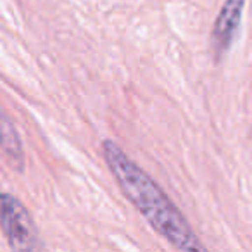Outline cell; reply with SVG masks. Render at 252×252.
<instances>
[{
    "label": "cell",
    "mask_w": 252,
    "mask_h": 252,
    "mask_svg": "<svg viewBox=\"0 0 252 252\" xmlns=\"http://www.w3.org/2000/svg\"><path fill=\"white\" fill-rule=\"evenodd\" d=\"M0 147L5 152L11 162L16 166L18 171L23 169L25 164V154H23V145H21V138L18 135L14 123L11 121L5 111L0 107Z\"/></svg>",
    "instance_id": "cell-4"
},
{
    "label": "cell",
    "mask_w": 252,
    "mask_h": 252,
    "mask_svg": "<svg viewBox=\"0 0 252 252\" xmlns=\"http://www.w3.org/2000/svg\"><path fill=\"white\" fill-rule=\"evenodd\" d=\"M102 151L125 195L161 237L180 251H206L185 216L140 166L112 140H104Z\"/></svg>",
    "instance_id": "cell-1"
},
{
    "label": "cell",
    "mask_w": 252,
    "mask_h": 252,
    "mask_svg": "<svg viewBox=\"0 0 252 252\" xmlns=\"http://www.w3.org/2000/svg\"><path fill=\"white\" fill-rule=\"evenodd\" d=\"M245 0H224L223 7L216 18L211 35V43L216 57L220 59L231 45V40L237 35V30L240 26L242 11H244Z\"/></svg>",
    "instance_id": "cell-3"
},
{
    "label": "cell",
    "mask_w": 252,
    "mask_h": 252,
    "mask_svg": "<svg viewBox=\"0 0 252 252\" xmlns=\"http://www.w3.org/2000/svg\"><path fill=\"white\" fill-rule=\"evenodd\" d=\"M0 226L14 251H40L45 247L28 209L5 192H0Z\"/></svg>",
    "instance_id": "cell-2"
}]
</instances>
